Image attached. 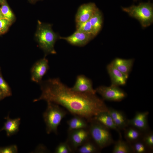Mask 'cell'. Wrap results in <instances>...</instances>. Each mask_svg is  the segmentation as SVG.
<instances>
[{
  "mask_svg": "<svg viewBox=\"0 0 153 153\" xmlns=\"http://www.w3.org/2000/svg\"><path fill=\"white\" fill-rule=\"evenodd\" d=\"M0 70H1V68H0Z\"/></svg>",
  "mask_w": 153,
  "mask_h": 153,
  "instance_id": "obj_37",
  "label": "cell"
},
{
  "mask_svg": "<svg viewBox=\"0 0 153 153\" xmlns=\"http://www.w3.org/2000/svg\"><path fill=\"white\" fill-rule=\"evenodd\" d=\"M93 120L99 122L109 129L116 131L118 134L120 138H122L120 130L117 128L108 111L101 112L95 116Z\"/></svg>",
  "mask_w": 153,
  "mask_h": 153,
  "instance_id": "obj_15",
  "label": "cell"
},
{
  "mask_svg": "<svg viewBox=\"0 0 153 153\" xmlns=\"http://www.w3.org/2000/svg\"><path fill=\"white\" fill-rule=\"evenodd\" d=\"M5 98L3 94L0 89V101Z\"/></svg>",
  "mask_w": 153,
  "mask_h": 153,
  "instance_id": "obj_31",
  "label": "cell"
},
{
  "mask_svg": "<svg viewBox=\"0 0 153 153\" xmlns=\"http://www.w3.org/2000/svg\"><path fill=\"white\" fill-rule=\"evenodd\" d=\"M1 33H1V31H0V35L1 34Z\"/></svg>",
  "mask_w": 153,
  "mask_h": 153,
  "instance_id": "obj_35",
  "label": "cell"
},
{
  "mask_svg": "<svg viewBox=\"0 0 153 153\" xmlns=\"http://www.w3.org/2000/svg\"><path fill=\"white\" fill-rule=\"evenodd\" d=\"M108 112L112 117L116 126L120 130H124L129 126L128 119L122 112L108 108Z\"/></svg>",
  "mask_w": 153,
  "mask_h": 153,
  "instance_id": "obj_14",
  "label": "cell"
},
{
  "mask_svg": "<svg viewBox=\"0 0 153 153\" xmlns=\"http://www.w3.org/2000/svg\"><path fill=\"white\" fill-rule=\"evenodd\" d=\"M29 0L31 2H33L34 1H36L37 0Z\"/></svg>",
  "mask_w": 153,
  "mask_h": 153,
  "instance_id": "obj_33",
  "label": "cell"
},
{
  "mask_svg": "<svg viewBox=\"0 0 153 153\" xmlns=\"http://www.w3.org/2000/svg\"><path fill=\"white\" fill-rule=\"evenodd\" d=\"M134 61L133 59H128L117 58L111 62L118 70L123 73L129 75Z\"/></svg>",
  "mask_w": 153,
  "mask_h": 153,
  "instance_id": "obj_16",
  "label": "cell"
},
{
  "mask_svg": "<svg viewBox=\"0 0 153 153\" xmlns=\"http://www.w3.org/2000/svg\"><path fill=\"white\" fill-rule=\"evenodd\" d=\"M134 1H137L138 0H133Z\"/></svg>",
  "mask_w": 153,
  "mask_h": 153,
  "instance_id": "obj_36",
  "label": "cell"
},
{
  "mask_svg": "<svg viewBox=\"0 0 153 153\" xmlns=\"http://www.w3.org/2000/svg\"><path fill=\"white\" fill-rule=\"evenodd\" d=\"M74 152L66 141L60 143L56 147L55 151L56 153H71Z\"/></svg>",
  "mask_w": 153,
  "mask_h": 153,
  "instance_id": "obj_28",
  "label": "cell"
},
{
  "mask_svg": "<svg viewBox=\"0 0 153 153\" xmlns=\"http://www.w3.org/2000/svg\"><path fill=\"white\" fill-rule=\"evenodd\" d=\"M148 111L137 112L134 117L128 120V126L134 127L145 133L149 131L148 122Z\"/></svg>",
  "mask_w": 153,
  "mask_h": 153,
  "instance_id": "obj_10",
  "label": "cell"
},
{
  "mask_svg": "<svg viewBox=\"0 0 153 153\" xmlns=\"http://www.w3.org/2000/svg\"><path fill=\"white\" fill-rule=\"evenodd\" d=\"M88 123L90 138L101 150L114 143L109 129L94 120Z\"/></svg>",
  "mask_w": 153,
  "mask_h": 153,
  "instance_id": "obj_4",
  "label": "cell"
},
{
  "mask_svg": "<svg viewBox=\"0 0 153 153\" xmlns=\"http://www.w3.org/2000/svg\"><path fill=\"white\" fill-rule=\"evenodd\" d=\"M36 37L40 47L44 52L45 56L50 54H56L54 46L59 37L53 31L50 24L38 21Z\"/></svg>",
  "mask_w": 153,
  "mask_h": 153,
  "instance_id": "obj_2",
  "label": "cell"
},
{
  "mask_svg": "<svg viewBox=\"0 0 153 153\" xmlns=\"http://www.w3.org/2000/svg\"><path fill=\"white\" fill-rule=\"evenodd\" d=\"M49 69L48 61L45 57L38 60L31 69V80L39 84Z\"/></svg>",
  "mask_w": 153,
  "mask_h": 153,
  "instance_id": "obj_8",
  "label": "cell"
},
{
  "mask_svg": "<svg viewBox=\"0 0 153 153\" xmlns=\"http://www.w3.org/2000/svg\"><path fill=\"white\" fill-rule=\"evenodd\" d=\"M122 8L130 16L138 20L143 27L149 26L153 22V6L150 2Z\"/></svg>",
  "mask_w": 153,
  "mask_h": 153,
  "instance_id": "obj_5",
  "label": "cell"
},
{
  "mask_svg": "<svg viewBox=\"0 0 153 153\" xmlns=\"http://www.w3.org/2000/svg\"><path fill=\"white\" fill-rule=\"evenodd\" d=\"M130 144L133 153H145L150 151L141 139Z\"/></svg>",
  "mask_w": 153,
  "mask_h": 153,
  "instance_id": "obj_24",
  "label": "cell"
},
{
  "mask_svg": "<svg viewBox=\"0 0 153 153\" xmlns=\"http://www.w3.org/2000/svg\"><path fill=\"white\" fill-rule=\"evenodd\" d=\"M41 96L34 102L44 100L64 107L72 114L85 119L89 123L100 113L108 111L104 100L95 94L72 90L58 78L42 80Z\"/></svg>",
  "mask_w": 153,
  "mask_h": 153,
  "instance_id": "obj_1",
  "label": "cell"
},
{
  "mask_svg": "<svg viewBox=\"0 0 153 153\" xmlns=\"http://www.w3.org/2000/svg\"><path fill=\"white\" fill-rule=\"evenodd\" d=\"M141 140L150 151L153 150V133L148 131L144 133Z\"/></svg>",
  "mask_w": 153,
  "mask_h": 153,
  "instance_id": "obj_26",
  "label": "cell"
},
{
  "mask_svg": "<svg viewBox=\"0 0 153 153\" xmlns=\"http://www.w3.org/2000/svg\"><path fill=\"white\" fill-rule=\"evenodd\" d=\"M1 4V9L3 16L12 22L14 20L15 17L6 0H4Z\"/></svg>",
  "mask_w": 153,
  "mask_h": 153,
  "instance_id": "obj_23",
  "label": "cell"
},
{
  "mask_svg": "<svg viewBox=\"0 0 153 153\" xmlns=\"http://www.w3.org/2000/svg\"><path fill=\"white\" fill-rule=\"evenodd\" d=\"M68 131L83 128H87L88 122L84 118L78 116H75L68 120Z\"/></svg>",
  "mask_w": 153,
  "mask_h": 153,
  "instance_id": "obj_20",
  "label": "cell"
},
{
  "mask_svg": "<svg viewBox=\"0 0 153 153\" xmlns=\"http://www.w3.org/2000/svg\"><path fill=\"white\" fill-rule=\"evenodd\" d=\"M76 24V30L86 33L92 34L93 35L92 27L89 20Z\"/></svg>",
  "mask_w": 153,
  "mask_h": 153,
  "instance_id": "obj_27",
  "label": "cell"
},
{
  "mask_svg": "<svg viewBox=\"0 0 153 153\" xmlns=\"http://www.w3.org/2000/svg\"><path fill=\"white\" fill-rule=\"evenodd\" d=\"M3 18H5L3 16L2 13V12L1 10V8L0 7V20Z\"/></svg>",
  "mask_w": 153,
  "mask_h": 153,
  "instance_id": "obj_32",
  "label": "cell"
},
{
  "mask_svg": "<svg viewBox=\"0 0 153 153\" xmlns=\"http://www.w3.org/2000/svg\"><path fill=\"white\" fill-rule=\"evenodd\" d=\"M113 153H131L133 151L130 144L120 138L114 143L112 151Z\"/></svg>",
  "mask_w": 153,
  "mask_h": 153,
  "instance_id": "obj_21",
  "label": "cell"
},
{
  "mask_svg": "<svg viewBox=\"0 0 153 153\" xmlns=\"http://www.w3.org/2000/svg\"><path fill=\"white\" fill-rule=\"evenodd\" d=\"M107 69L111 80L110 85L119 87L125 85L129 75L119 71L111 62L107 65Z\"/></svg>",
  "mask_w": 153,
  "mask_h": 153,
  "instance_id": "obj_13",
  "label": "cell"
},
{
  "mask_svg": "<svg viewBox=\"0 0 153 153\" xmlns=\"http://www.w3.org/2000/svg\"><path fill=\"white\" fill-rule=\"evenodd\" d=\"M101 150L90 138L79 147L76 152L79 153H96L99 152Z\"/></svg>",
  "mask_w": 153,
  "mask_h": 153,
  "instance_id": "obj_22",
  "label": "cell"
},
{
  "mask_svg": "<svg viewBox=\"0 0 153 153\" xmlns=\"http://www.w3.org/2000/svg\"><path fill=\"white\" fill-rule=\"evenodd\" d=\"M90 138L87 128H83L68 131V136L66 141L73 152Z\"/></svg>",
  "mask_w": 153,
  "mask_h": 153,
  "instance_id": "obj_7",
  "label": "cell"
},
{
  "mask_svg": "<svg viewBox=\"0 0 153 153\" xmlns=\"http://www.w3.org/2000/svg\"><path fill=\"white\" fill-rule=\"evenodd\" d=\"M0 89L5 97L11 96L12 95L11 89L3 77L0 72Z\"/></svg>",
  "mask_w": 153,
  "mask_h": 153,
  "instance_id": "obj_25",
  "label": "cell"
},
{
  "mask_svg": "<svg viewBox=\"0 0 153 153\" xmlns=\"http://www.w3.org/2000/svg\"><path fill=\"white\" fill-rule=\"evenodd\" d=\"M47 102L46 109L43 114L46 132L48 134L54 133L57 134L58 127L67 112L57 104L51 102Z\"/></svg>",
  "mask_w": 153,
  "mask_h": 153,
  "instance_id": "obj_3",
  "label": "cell"
},
{
  "mask_svg": "<svg viewBox=\"0 0 153 153\" xmlns=\"http://www.w3.org/2000/svg\"><path fill=\"white\" fill-rule=\"evenodd\" d=\"M103 100L110 101H120L127 96V94L118 86L110 85L109 86H101L95 89Z\"/></svg>",
  "mask_w": 153,
  "mask_h": 153,
  "instance_id": "obj_6",
  "label": "cell"
},
{
  "mask_svg": "<svg viewBox=\"0 0 153 153\" xmlns=\"http://www.w3.org/2000/svg\"><path fill=\"white\" fill-rule=\"evenodd\" d=\"M4 0H0V4H1Z\"/></svg>",
  "mask_w": 153,
  "mask_h": 153,
  "instance_id": "obj_34",
  "label": "cell"
},
{
  "mask_svg": "<svg viewBox=\"0 0 153 153\" xmlns=\"http://www.w3.org/2000/svg\"><path fill=\"white\" fill-rule=\"evenodd\" d=\"M124 130V137L130 144L141 140L144 133L131 126H128Z\"/></svg>",
  "mask_w": 153,
  "mask_h": 153,
  "instance_id": "obj_18",
  "label": "cell"
},
{
  "mask_svg": "<svg viewBox=\"0 0 153 153\" xmlns=\"http://www.w3.org/2000/svg\"><path fill=\"white\" fill-rule=\"evenodd\" d=\"M95 37L93 34L76 30L71 35L65 37H59V39L65 40L73 45L83 46L87 44Z\"/></svg>",
  "mask_w": 153,
  "mask_h": 153,
  "instance_id": "obj_9",
  "label": "cell"
},
{
  "mask_svg": "<svg viewBox=\"0 0 153 153\" xmlns=\"http://www.w3.org/2000/svg\"><path fill=\"white\" fill-rule=\"evenodd\" d=\"M71 88L73 91L80 93H96L93 88L91 80L82 75L77 76L75 84Z\"/></svg>",
  "mask_w": 153,
  "mask_h": 153,
  "instance_id": "obj_12",
  "label": "cell"
},
{
  "mask_svg": "<svg viewBox=\"0 0 153 153\" xmlns=\"http://www.w3.org/2000/svg\"><path fill=\"white\" fill-rule=\"evenodd\" d=\"M11 23V22L5 18L0 20V30L2 33L7 31Z\"/></svg>",
  "mask_w": 153,
  "mask_h": 153,
  "instance_id": "obj_30",
  "label": "cell"
},
{
  "mask_svg": "<svg viewBox=\"0 0 153 153\" xmlns=\"http://www.w3.org/2000/svg\"><path fill=\"white\" fill-rule=\"evenodd\" d=\"M6 121L1 131H6L8 136H10L16 133L19 130L20 118H18L11 119L8 116L6 117Z\"/></svg>",
  "mask_w": 153,
  "mask_h": 153,
  "instance_id": "obj_17",
  "label": "cell"
},
{
  "mask_svg": "<svg viewBox=\"0 0 153 153\" xmlns=\"http://www.w3.org/2000/svg\"><path fill=\"white\" fill-rule=\"evenodd\" d=\"M97 7L94 3H89L80 6L76 14V24L89 21Z\"/></svg>",
  "mask_w": 153,
  "mask_h": 153,
  "instance_id": "obj_11",
  "label": "cell"
},
{
  "mask_svg": "<svg viewBox=\"0 0 153 153\" xmlns=\"http://www.w3.org/2000/svg\"><path fill=\"white\" fill-rule=\"evenodd\" d=\"M89 20L92 27L93 34L95 37L101 30L103 22L102 13L98 8Z\"/></svg>",
  "mask_w": 153,
  "mask_h": 153,
  "instance_id": "obj_19",
  "label": "cell"
},
{
  "mask_svg": "<svg viewBox=\"0 0 153 153\" xmlns=\"http://www.w3.org/2000/svg\"><path fill=\"white\" fill-rule=\"evenodd\" d=\"M18 151V147L16 145L0 147V153H16Z\"/></svg>",
  "mask_w": 153,
  "mask_h": 153,
  "instance_id": "obj_29",
  "label": "cell"
}]
</instances>
